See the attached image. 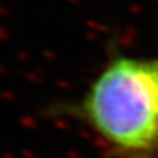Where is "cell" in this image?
I'll use <instances>...</instances> for the list:
<instances>
[{
	"mask_svg": "<svg viewBox=\"0 0 158 158\" xmlns=\"http://www.w3.org/2000/svg\"><path fill=\"white\" fill-rule=\"evenodd\" d=\"M81 114L120 152L158 149V57H116L95 78Z\"/></svg>",
	"mask_w": 158,
	"mask_h": 158,
	"instance_id": "6da1fadb",
	"label": "cell"
}]
</instances>
